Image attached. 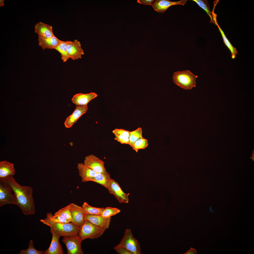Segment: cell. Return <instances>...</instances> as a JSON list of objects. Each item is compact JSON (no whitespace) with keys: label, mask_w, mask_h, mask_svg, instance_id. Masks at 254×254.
<instances>
[{"label":"cell","mask_w":254,"mask_h":254,"mask_svg":"<svg viewBox=\"0 0 254 254\" xmlns=\"http://www.w3.org/2000/svg\"><path fill=\"white\" fill-rule=\"evenodd\" d=\"M77 168L79 175L81 178L82 182H83L91 181L96 173L82 163H78Z\"/></svg>","instance_id":"obj_18"},{"label":"cell","mask_w":254,"mask_h":254,"mask_svg":"<svg viewBox=\"0 0 254 254\" xmlns=\"http://www.w3.org/2000/svg\"><path fill=\"white\" fill-rule=\"evenodd\" d=\"M155 1V0H138L137 1V2L139 3L152 6Z\"/></svg>","instance_id":"obj_35"},{"label":"cell","mask_w":254,"mask_h":254,"mask_svg":"<svg viewBox=\"0 0 254 254\" xmlns=\"http://www.w3.org/2000/svg\"><path fill=\"white\" fill-rule=\"evenodd\" d=\"M67 49L69 58L72 60L81 59L84 54L80 42L76 39L72 41H68Z\"/></svg>","instance_id":"obj_11"},{"label":"cell","mask_w":254,"mask_h":254,"mask_svg":"<svg viewBox=\"0 0 254 254\" xmlns=\"http://www.w3.org/2000/svg\"><path fill=\"white\" fill-rule=\"evenodd\" d=\"M148 145L147 140L143 137L137 140L134 143L132 147L133 149L137 152L139 149L145 148L147 147Z\"/></svg>","instance_id":"obj_30"},{"label":"cell","mask_w":254,"mask_h":254,"mask_svg":"<svg viewBox=\"0 0 254 254\" xmlns=\"http://www.w3.org/2000/svg\"><path fill=\"white\" fill-rule=\"evenodd\" d=\"M0 180L4 181L10 186L16 199V205L19 207L24 214L28 215L35 213L33 189L31 187L21 186L12 176H8Z\"/></svg>","instance_id":"obj_1"},{"label":"cell","mask_w":254,"mask_h":254,"mask_svg":"<svg viewBox=\"0 0 254 254\" xmlns=\"http://www.w3.org/2000/svg\"><path fill=\"white\" fill-rule=\"evenodd\" d=\"M83 164L96 173H103L107 171L104 161L93 154L86 156Z\"/></svg>","instance_id":"obj_9"},{"label":"cell","mask_w":254,"mask_h":254,"mask_svg":"<svg viewBox=\"0 0 254 254\" xmlns=\"http://www.w3.org/2000/svg\"><path fill=\"white\" fill-rule=\"evenodd\" d=\"M4 0H0V7L3 6L4 5Z\"/></svg>","instance_id":"obj_37"},{"label":"cell","mask_w":254,"mask_h":254,"mask_svg":"<svg viewBox=\"0 0 254 254\" xmlns=\"http://www.w3.org/2000/svg\"><path fill=\"white\" fill-rule=\"evenodd\" d=\"M115 251L119 254H132L125 248L118 245L114 248Z\"/></svg>","instance_id":"obj_33"},{"label":"cell","mask_w":254,"mask_h":254,"mask_svg":"<svg viewBox=\"0 0 254 254\" xmlns=\"http://www.w3.org/2000/svg\"><path fill=\"white\" fill-rule=\"evenodd\" d=\"M88 109L87 106H76L72 113L67 117L64 124L67 128L71 127L87 111Z\"/></svg>","instance_id":"obj_12"},{"label":"cell","mask_w":254,"mask_h":254,"mask_svg":"<svg viewBox=\"0 0 254 254\" xmlns=\"http://www.w3.org/2000/svg\"><path fill=\"white\" fill-rule=\"evenodd\" d=\"M115 135V137L114 139L115 140L120 143L121 144H125L129 145V138L121 135Z\"/></svg>","instance_id":"obj_34"},{"label":"cell","mask_w":254,"mask_h":254,"mask_svg":"<svg viewBox=\"0 0 254 254\" xmlns=\"http://www.w3.org/2000/svg\"><path fill=\"white\" fill-rule=\"evenodd\" d=\"M40 221L43 224L49 226L50 229L60 237L78 234L80 228L71 222L66 223L55 222L45 218L41 219Z\"/></svg>","instance_id":"obj_2"},{"label":"cell","mask_w":254,"mask_h":254,"mask_svg":"<svg viewBox=\"0 0 254 254\" xmlns=\"http://www.w3.org/2000/svg\"><path fill=\"white\" fill-rule=\"evenodd\" d=\"M198 77L189 70L178 71L173 74V82L182 88L190 90L196 87V79Z\"/></svg>","instance_id":"obj_3"},{"label":"cell","mask_w":254,"mask_h":254,"mask_svg":"<svg viewBox=\"0 0 254 254\" xmlns=\"http://www.w3.org/2000/svg\"><path fill=\"white\" fill-rule=\"evenodd\" d=\"M82 241L78 234L64 237L62 242L65 245L67 254H83L81 243Z\"/></svg>","instance_id":"obj_6"},{"label":"cell","mask_w":254,"mask_h":254,"mask_svg":"<svg viewBox=\"0 0 254 254\" xmlns=\"http://www.w3.org/2000/svg\"><path fill=\"white\" fill-rule=\"evenodd\" d=\"M97 95L94 92L86 94L79 93L74 95L71 100L76 106H87L88 103L97 97Z\"/></svg>","instance_id":"obj_15"},{"label":"cell","mask_w":254,"mask_h":254,"mask_svg":"<svg viewBox=\"0 0 254 254\" xmlns=\"http://www.w3.org/2000/svg\"><path fill=\"white\" fill-rule=\"evenodd\" d=\"M106 229L99 227L89 221L85 220L80 227L78 235L83 240L88 238L96 239L103 234Z\"/></svg>","instance_id":"obj_4"},{"label":"cell","mask_w":254,"mask_h":254,"mask_svg":"<svg viewBox=\"0 0 254 254\" xmlns=\"http://www.w3.org/2000/svg\"><path fill=\"white\" fill-rule=\"evenodd\" d=\"M212 17L214 23L217 26L222 35L224 44L227 47L231 52L232 58L233 59H235L236 55L238 54V52L237 50L231 44L226 37L223 32L218 25L216 19L217 15L215 13H214L212 15Z\"/></svg>","instance_id":"obj_21"},{"label":"cell","mask_w":254,"mask_h":254,"mask_svg":"<svg viewBox=\"0 0 254 254\" xmlns=\"http://www.w3.org/2000/svg\"><path fill=\"white\" fill-rule=\"evenodd\" d=\"M10 186L4 181L0 180V206L6 204L16 205V201Z\"/></svg>","instance_id":"obj_7"},{"label":"cell","mask_w":254,"mask_h":254,"mask_svg":"<svg viewBox=\"0 0 254 254\" xmlns=\"http://www.w3.org/2000/svg\"><path fill=\"white\" fill-rule=\"evenodd\" d=\"M38 44L43 50L46 49H55L62 41L55 36L48 38H43L38 37Z\"/></svg>","instance_id":"obj_19"},{"label":"cell","mask_w":254,"mask_h":254,"mask_svg":"<svg viewBox=\"0 0 254 254\" xmlns=\"http://www.w3.org/2000/svg\"><path fill=\"white\" fill-rule=\"evenodd\" d=\"M111 179L109 173L106 171L103 173H96L91 181L101 184L107 189Z\"/></svg>","instance_id":"obj_22"},{"label":"cell","mask_w":254,"mask_h":254,"mask_svg":"<svg viewBox=\"0 0 254 254\" xmlns=\"http://www.w3.org/2000/svg\"><path fill=\"white\" fill-rule=\"evenodd\" d=\"M201 8L205 10L210 16V22L214 23L212 12L210 11V7L207 1L202 0H193Z\"/></svg>","instance_id":"obj_28"},{"label":"cell","mask_w":254,"mask_h":254,"mask_svg":"<svg viewBox=\"0 0 254 254\" xmlns=\"http://www.w3.org/2000/svg\"><path fill=\"white\" fill-rule=\"evenodd\" d=\"M142 132V129L140 127L138 128L134 131H130L129 145L131 147H132L134 143L137 140L143 137Z\"/></svg>","instance_id":"obj_26"},{"label":"cell","mask_w":254,"mask_h":254,"mask_svg":"<svg viewBox=\"0 0 254 254\" xmlns=\"http://www.w3.org/2000/svg\"><path fill=\"white\" fill-rule=\"evenodd\" d=\"M85 219L99 227L107 229L109 228L111 218H105L100 215L87 214L85 215Z\"/></svg>","instance_id":"obj_17"},{"label":"cell","mask_w":254,"mask_h":254,"mask_svg":"<svg viewBox=\"0 0 254 254\" xmlns=\"http://www.w3.org/2000/svg\"><path fill=\"white\" fill-rule=\"evenodd\" d=\"M82 207L85 214L100 215L104 208L93 207L90 205L86 202H84Z\"/></svg>","instance_id":"obj_24"},{"label":"cell","mask_w":254,"mask_h":254,"mask_svg":"<svg viewBox=\"0 0 254 254\" xmlns=\"http://www.w3.org/2000/svg\"><path fill=\"white\" fill-rule=\"evenodd\" d=\"M15 173L13 163L6 160L0 162V179L9 176H13Z\"/></svg>","instance_id":"obj_20"},{"label":"cell","mask_w":254,"mask_h":254,"mask_svg":"<svg viewBox=\"0 0 254 254\" xmlns=\"http://www.w3.org/2000/svg\"><path fill=\"white\" fill-rule=\"evenodd\" d=\"M54 215L60 216L66 219L70 222H72V217L69 205L60 209L55 212Z\"/></svg>","instance_id":"obj_25"},{"label":"cell","mask_w":254,"mask_h":254,"mask_svg":"<svg viewBox=\"0 0 254 254\" xmlns=\"http://www.w3.org/2000/svg\"><path fill=\"white\" fill-rule=\"evenodd\" d=\"M118 245L125 248L132 254H141L139 243L134 237L130 229H126L123 238Z\"/></svg>","instance_id":"obj_5"},{"label":"cell","mask_w":254,"mask_h":254,"mask_svg":"<svg viewBox=\"0 0 254 254\" xmlns=\"http://www.w3.org/2000/svg\"><path fill=\"white\" fill-rule=\"evenodd\" d=\"M50 231L52 235L51 243L48 248L44 251V254H64L62 246L59 242L60 236L51 229Z\"/></svg>","instance_id":"obj_13"},{"label":"cell","mask_w":254,"mask_h":254,"mask_svg":"<svg viewBox=\"0 0 254 254\" xmlns=\"http://www.w3.org/2000/svg\"><path fill=\"white\" fill-rule=\"evenodd\" d=\"M34 28L35 32L38 35V37L47 38L54 36L52 26L43 22H40L36 23Z\"/></svg>","instance_id":"obj_16"},{"label":"cell","mask_w":254,"mask_h":254,"mask_svg":"<svg viewBox=\"0 0 254 254\" xmlns=\"http://www.w3.org/2000/svg\"><path fill=\"white\" fill-rule=\"evenodd\" d=\"M114 135H117L129 138L130 131L122 129H115L112 131Z\"/></svg>","instance_id":"obj_32"},{"label":"cell","mask_w":254,"mask_h":254,"mask_svg":"<svg viewBox=\"0 0 254 254\" xmlns=\"http://www.w3.org/2000/svg\"><path fill=\"white\" fill-rule=\"evenodd\" d=\"M187 0H181L179 1H172L168 0H157L154 2L152 6L156 12L163 13L171 6L178 4L184 5Z\"/></svg>","instance_id":"obj_14"},{"label":"cell","mask_w":254,"mask_h":254,"mask_svg":"<svg viewBox=\"0 0 254 254\" xmlns=\"http://www.w3.org/2000/svg\"><path fill=\"white\" fill-rule=\"evenodd\" d=\"M68 41H62L55 49L60 53L61 59L64 62H66L70 58L67 49V46Z\"/></svg>","instance_id":"obj_23"},{"label":"cell","mask_w":254,"mask_h":254,"mask_svg":"<svg viewBox=\"0 0 254 254\" xmlns=\"http://www.w3.org/2000/svg\"><path fill=\"white\" fill-rule=\"evenodd\" d=\"M107 189L109 192L113 195L120 203L128 202L129 194L124 193L118 183L114 180L111 179Z\"/></svg>","instance_id":"obj_8"},{"label":"cell","mask_w":254,"mask_h":254,"mask_svg":"<svg viewBox=\"0 0 254 254\" xmlns=\"http://www.w3.org/2000/svg\"><path fill=\"white\" fill-rule=\"evenodd\" d=\"M120 210L116 208L108 207L104 208L100 215L105 218H108L119 213Z\"/></svg>","instance_id":"obj_29"},{"label":"cell","mask_w":254,"mask_h":254,"mask_svg":"<svg viewBox=\"0 0 254 254\" xmlns=\"http://www.w3.org/2000/svg\"><path fill=\"white\" fill-rule=\"evenodd\" d=\"M72 217L71 222L80 228L85 221V214L83 207L73 203L69 204Z\"/></svg>","instance_id":"obj_10"},{"label":"cell","mask_w":254,"mask_h":254,"mask_svg":"<svg viewBox=\"0 0 254 254\" xmlns=\"http://www.w3.org/2000/svg\"><path fill=\"white\" fill-rule=\"evenodd\" d=\"M197 252L196 249L194 248L191 247L184 254H196Z\"/></svg>","instance_id":"obj_36"},{"label":"cell","mask_w":254,"mask_h":254,"mask_svg":"<svg viewBox=\"0 0 254 254\" xmlns=\"http://www.w3.org/2000/svg\"><path fill=\"white\" fill-rule=\"evenodd\" d=\"M32 240H30L28 243V248L25 250H22L20 252L19 254H43L44 251L37 250L34 247Z\"/></svg>","instance_id":"obj_27"},{"label":"cell","mask_w":254,"mask_h":254,"mask_svg":"<svg viewBox=\"0 0 254 254\" xmlns=\"http://www.w3.org/2000/svg\"><path fill=\"white\" fill-rule=\"evenodd\" d=\"M45 219L55 222L66 223L70 222L60 216L54 215H53L51 213H49L47 214L46 218Z\"/></svg>","instance_id":"obj_31"}]
</instances>
